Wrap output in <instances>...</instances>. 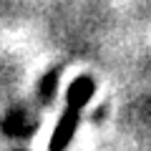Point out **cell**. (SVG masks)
Listing matches in <instances>:
<instances>
[{"label":"cell","mask_w":151,"mask_h":151,"mask_svg":"<svg viewBox=\"0 0 151 151\" xmlns=\"http://www.w3.org/2000/svg\"><path fill=\"white\" fill-rule=\"evenodd\" d=\"M93 91H96V86H93L91 78H76L70 83V91L65 96V111L60 113L58 124H55V131L50 136L48 151H68L70 141L76 136V129L81 124V113L86 108V103L91 101Z\"/></svg>","instance_id":"cell-1"}]
</instances>
